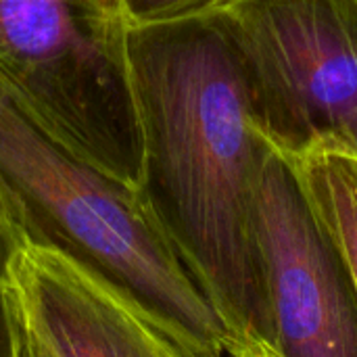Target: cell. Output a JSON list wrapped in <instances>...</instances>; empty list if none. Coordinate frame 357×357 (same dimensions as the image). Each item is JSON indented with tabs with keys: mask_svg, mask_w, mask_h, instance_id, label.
Masks as SVG:
<instances>
[{
	"mask_svg": "<svg viewBox=\"0 0 357 357\" xmlns=\"http://www.w3.org/2000/svg\"><path fill=\"white\" fill-rule=\"evenodd\" d=\"M142 132L138 190L232 343H274L255 213L266 159L215 13L128 29ZM228 347V349H230Z\"/></svg>",
	"mask_w": 357,
	"mask_h": 357,
	"instance_id": "cell-1",
	"label": "cell"
},
{
	"mask_svg": "<svg viewBox=\"0 0 357 357\" xmlns=\"http://www.w3.org/2000/svg\"><path fill=\"white\" fill-rule=\"evenodd\" d=\"M228 0H121L130 27L172 23L218 10Z\"/></svg>",
	"mask_w": 357,
	"mask_h": 357,
	"instance_id": "cell-8",
	"label": "cell"
},
{
	"mask_svg": "<svg viewBox=\"0 0 357 357\" xmlns=\"http://www.w3.org/2000/svg\"><path fill=\"white\" fill-rule=\"evenodd\" d=\"M21 249H23V245L19 243V238L15 236L10 226L4 222V218L0 215V284L10 282L13 264Z\"/></svg>",
	"mask_w": 357,
	"mask_h": 357,
	"instance_id": "cell-10",
	"label": "cell"
},
{
	"mask_svg": "<svg viewBox=\"0 0 357 357\" xmlns=\"http://www.w3.org/2000/svg\"><path fill=\"white\" fill-rule=\"evenodd\" d=\"M19 357H50L46 349L36 341V337L27 331L21 318V335H19Z\"/></svg>",
	"mask_w": 357,
	"mask_h": 357,
	"instance_id": "cell-12",
	"label": "cell"
},
{
	"mask_svg": "<svg viewBox=\"0 0 357 357\" xmlns=\"http://www.w3.org/2000/svg\"><path fill=\"white\" fill-rule=\"evenodd\" d=\"M128 29L121 0H0V92L65 146L138 186Z\"/></svg>",
	"mask_w": 357,
	"mask_h": 357,
	"instance_id": "cell-3",
	"label": "cell"
},
{
	"mask_svg": "<svg viewBox=\"0 0 357 357\" xmlns=\"http://www.w3.org/2000/svg\"><path fill=\"white\" fill-rule=\"evenodd\" d=\"M0 215L23 247L54 251L201 349L232 337L138 186L96 167L0 92Z\"/></svg>",
	"mask_w": 357,
	"mask_h": 357,
	"instance_id": "cell-2",
	"label": "cell"
},
{
	"mask_svg": "<svg viewBox=\"0 0 357 357\" xmlns=\"http://www.w3.org/2000/svg\"><path fill=\"white\" fill-rule=\"evenodd\" d=\"M21 314L10 282L0 284V357H19Z\"/></svg>",
	"mask_w": 357,
	"mask_h": 357,
	"instance_id": "cell-9",
	"label": "cell"
},
{
	"mask_svg": "<svg viewBox=\"0 0 357 357\" xmlns=\"http://www.w3.org/2000/svg\"><path fill=\"white\" fill-rule=\"evenodd\" d=\"M310 195L335 234L357 289V159L316 153L299 161Z\"/></svg>",
	"mask_w": 357,
	"mask_h": 357,
	"instance_id": "cell-7",
	"label": "cell"
},
{
	"mask_svg": "<svg viewBox=\"0 0 357 357\" xmlns=\"http://www.w3.org/2000/svg\"><path fill=\"white\" fill-rule=\"evenodd\" d=\"M10 287L27 331L50 357H226L186 341L54 251L23 247Z\"/></svg>",
	"mask_w": 357,
	"mask_h": 357,
	"instance_id": "cell-6",
	"label": "cell"
},
{
	"mask_svg": "<svg viewBox=\"0 0 357 357\" xmlns=\"http://www.w3.org/2000/svg\"><path fill=\"white\" fill-rule=\"evenodd\" d=\"M232 44L257 130L291 159H357V0H228Z\"/></svg>",
	"mask_w": 357,
	"mask_h": 357,
	"instance_id": "cell-4",
	"label": "cell"
},
{
	"mask_svg": "<svg viewBox=\"0 0 357 357\" xmlns=\"http://www.w3.org/2000/svg\"><path fill=\"white\" fill-rule=\"evenodd\" d=\"M255 230L282 357H357V289L297 159L272 149Z\"/></svg>",
	"mask_w": 357,
	"mask_h": 357,
	"instance_id": "cell-5",
	"label": "cell"
},
{
	"mask_svg": "<svg viewBox=\"0 0 357 357\" xmlns=\"http://www.w3.org/2000/svg\"><path fill=\"white\" fill-rule=\"evenodd\" d=\"M230 357H282L272 345L255 341V343H243V345H234L228 349Z\"/></svg>",
	"mask_w": 357,
	"mask_h": 357,
	"instance_id": "cell-11",
	"label": "cell"
}]
</instances>
